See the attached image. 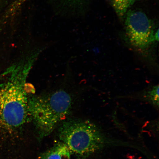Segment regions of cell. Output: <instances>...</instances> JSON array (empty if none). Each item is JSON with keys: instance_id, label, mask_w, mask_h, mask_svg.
<instances>
[{"instance_id": "2", "label": "cell", "mask_w": 159, "mask_h": 159, "mask_svg": "<svg viewBox=\"0 0 159 159\" xmlns=\"http://www.w3.org/2000/svg\"><path fill=\"white\" fill-rule=\"evenodd\" d=\"M72 105L70 95L59 90L49 94L30 97L28 109L39 136L49 134L69 114Z\"/></svg>"}, {"instance_id": "5", "label": "cell", "mask_w": 159, "mask_h": 159, "mask_svg": "<svg viewBox=\"0 0 159 159\" xmlns=\"http://www.w3.org/2000/svg\"><path fill=\"white\" fill-rule=\"evenodd\" d=\"M71 154L66 145L61 142L42 154L39 159H70Z\"/></svg>"}, {"instance_id": "7", "label": "cell", "mask_w": 159, "mask_h": 159, "mask_svg": "<svg viewBox=\"0 0 159 159\" xmlns=\"http://www.w3.org/2000/svg\"><path fill=\"white\" fill-rule=\"evenodd\" d=\"M159 85H156L148 91L147 95L150 102L157 107L159 106Z\"/></svg>"}, {"instance_id": "8", "label": "cell", "mask_w": 159, "mask_h": 159, "mask_svg": "<svg viewBox=\"0 0 159 159\" xmlns=\"http://www.w3.org/2000/svg\"><path fill=\"white\" fill-rule=\"evenodd\" d=\"M83 159V158H79L78 159Z\"/></svg>"}, {"instance_id": "1", "label": "cell", "mask_w": 159, "mask_h": 159, "mask_svg": "<svg viewBox=\"0 0 159 159\" xmlns=\"http://www.w3.org/2000/svg\"><path fill=\"white\" fill-rule=\"evenodd\" d=\"M39 54L35 52L24 57L3 73L0 83V124L7 130L20 128L30 118L26 85Z\"/></svg>"}, {"instance_id": "4", "label": "cell", "mask_w": 159, "mask_h": 159, "mask_svg": "<svg viewBox=\"0 0 159 159\" xmlns=\"http://www.w3.org/2000/svg\"><path fill=\"white\" fill-rule=\"evenodd\" d=\"M124 18L126 35L133 45L143 49L154 41L152 22L144 13L129 10Z\"/></svg>"}, {"instance_id": "3", "label": "cell", "mask_w": 159, "mask_h": 159, "mask_svg": "<svg viewBox=\"0 0 159 159\" xmlns=\"http://www.w3.org/2000/svg\"><path fill=\"white\" fill-rule=\"evenodd\" d=\"M59 137L71 154L81 157L90 156L113 142L96 125L85 120H73L63 123L60 129Z\"/></svg>"}, {"instance_id": "6", "label": "cell", "mask_w": 159, "mask_h": 159, "mask_svg": "<svg viewBox=\"0 0 159 159\" xmlns=\"http://www.w3.org/2000/svg\"><path fill=\"white\" fill-rule=\"evenodd\" d=\"M138 0H110L111 5L118 16L122 19L129 9Z\"/></svg>"}]
</instances>
